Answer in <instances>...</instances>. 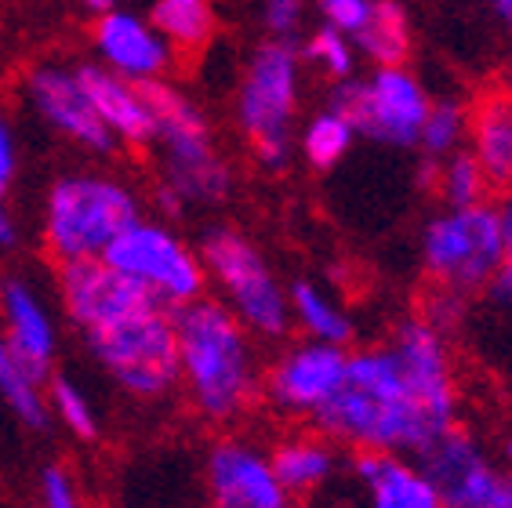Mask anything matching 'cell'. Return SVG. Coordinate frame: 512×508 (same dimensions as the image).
Returning <instances> with one entry per match:
<instances>
[{
  "instance_id": "8fae6325",
  "label": "cell",
  "mask_w": 512,
  "mask_h": 508,
  "mask_svg": "<svg viewBox=\"0 0 512 508\" xmlns=\"http://www.w3.org/2000/svg\"><path fill=\"white\" fill-rule=\"evenodd\" d=\"M22 95L30 102L51 131H59L73 146L88 149L95 157H109L117 149V138L109 135V127L99 120L91 106L88 91L80 84L77 66H59V62H40L22 80Z\"/></svg>"
},
{
  "instance_id": "d6986e66",
  "label": "cell",
  "mask_w": 512,
  "mask_h": 508,
  "mask_svg": "<svg viewBox=\"0 0 512 508\" xmlns=\"http://www.w3.org/2000/svg\"><path fill=\"white\" fill-rule=\"evenodd\" d=\"M356 476L378 508H440L433 479L400 450H360Z\"/></svg>"
},
{
  "instance_id": "83f0119b",
  "label": "cell",
  "mask_w": 512,
  "mask_h": 508,
  "mask_svg": "<svg viewBox=\"0 0 512 508\" xmlns=\"http://www.w3.org/2000/svg\"><path fill=\"white\" fill-rule=\"evenodd\" d=\"M465 135H469V113L458 102H429L425 124L418 131V146H422L425 160H444L447 153L462 149Z\"/></svg>"
},
{
  "instance_id": "4fadbf2b",
  "label": "cell",
  "mask_w": 512,
  "mask_h": 508,
  "mask_svg": "<svg viewBox=\"0 0 512 508\" xmlns=\"http://www.w3.org/2000/svg\"><path fill=\"white\" fill-rule=\"evenodd\" d=\"M422 472L433 479L440 505L451 508H502L505 479L491 469L476 440L462 429H447L440 440H433L422 454Z\"/></svg>"
},
{
  "instance_id": "6da1fadb",
  "label": "cell",
  "mask_w": 512,
  "mask_h": 508,
  "mask_svg": "<svg viewBox=\"0 0 512 508\" xmlns=\"http://www.w3.org/2000/svg\"><path fill=\"white\" fill-rule=\"evenodd\" d=\"M458 414L444 331L429 320H407L389 345L356 352L342 385L313 414L320 436L356 450L422 454Z\"/></svg>"
},
{
  "instance_id": "cb8c5ba5",
  "label": "cell",
  "mask_w": 512,
  "mask_h": 508,
  "mask_svg": "<svg viewBox=\"0 0 512 508\" xmlns=\"http://www.w3.org/2000/svg\"><path fill=\"white\" fill-rule=\"evenodd\" d=\"M353 44L378 66H404L411 55V22H407L404 4L375 0V8L353 37Z\"/></svg>"
},
{
  "instance_id": "f1b7e54d",
  "label": "cell",
  "mask_w": 512,
  "mask_h": 508,
  "mask_svg": "<svg viewBox=\"0 0 512 508\" xmlns=\"http://www.w3.org/2000/svg\"><path fill=\"white\" fill-rule=\"evenodd\" d=\"M436 182H440V193H444L447 207H465V204H480L487 196V178H483V167L476 164V157L469 149H454L447 153L444 164L436 167Z\"/></svg>"
},
{
  "instance_id": "2e32d148",
  "label": "cell",
  "mask_w": 512,
  "mask_h": 508,
  "mask_svg": "<svg viewBox=\"0 0 512 508\" xmlns=\"http://www.w3.org/2000/svg\"><path fill=\"white\" fill-rule=\"evenodd\" d=\"M204 479L218 508H284L291 501L266 454L240 440H222L211 447Z\"/></svg>"
},
{
  "instance_id": "ab89813d",
  "label": "cell",
  "mask_w": 512,
  "mask_h": 508,
  "mask_svg": "<svg viewBox=\"0 0 512 508\" xmlns=\"http://www.w3.org/2000/svg\"><path fill=\"white\" fill-rule=\"evenodd\" d=\"M498 15H502V19H505V22H509V26H512V0H505L502 8H498Z\"/></svg>"
},
{
  "instance_id": "3957f363",
  "label": "cell",
  "mask_w": 512,
  "mask_h": 508,
  "mask_svg": "<svg viewBox=\"0 0 512 508\" xmlns=\"http://www.w3.org/2000/svg\"><path fill=\"white\" fill-rule=\"evenodd\" d=\"M153 113V146L160 157V182L171 186L186 207L222 204L233 193V171L215 149L204 109L178 91L168 77L138 84Z\"/></svg>"
},
{
  "instance_id": "8d00e7d4",
  "label": "cell",
  "mask_w": 512,
  "mask_h": 508,
  "mask_svg": "<svg viewBox=\"0 0 512 508\" xmlns=\"http://www.w3.org/2000/svg\"><path fill=\"white\" fill-rule=\"evenodd\" d=\"M19 244V225L11 218V211L4 207V193H0V251H11Z\"/></svg>"
},
{
  "instance_id": "603a6c76",
  "label": "cell",
  "mask_w": 512,
  "mask_h": 508,
  "mask_svg": "<svg viewBox=\"0 0 512 508\" xmlns=\"http://www.w3.org/2000/svg\"><path fill=\"white\" fill-rule=\"evenodd\" d=\"M149 22L175 48V55L204 51L218 30V15L211 0H157L149 11Z\"/></svg>"
},
{
  "instance_id": "9a60e30c",
  "label": "cell",
  "mask_w": 512,
  "mask_h": 508,
  "mask_svg": "<svg viewBox=\"0 0 512 508\" xmlns=\"http://www.w3.org/2000/svg\"><path fill=\"white\" fill-rule=\"evenodd\" d=\"M91 48L102 66L120 73L124 80H135V84L168 77V69L175 66V48L160 37L157 26L135 11L117 8V4L95 15Z\"/></svg>"
},
{
  "instance_id": "60d3db41",
  "label": "cell",
  "mask_w": 512,
  "mask_h": 508,
  "mask_svg": "<svg viewBox=\"0 0 512 508\" xmlns=\"http://www.w3.org/2000/svg\"><path fill=\"white\" fill-rule=\"evenodd\" d=\"M487 4H494V8H502V4H505V0H487Z\"/></svg>"
},
{
  "instance_id": "7a4b0ae2",
  "label": "cell",
  "mask_w": 512,
  "mask_h": 508,
  "mask_svg": "<svg viewBox=\"0 0 512 508\" xmlns=\"http://www.w3.org/2000/svg\"><path fill=\"white\" fill-rule=\"evenodd\" d=\"M178 338V385L200 418L229 425L258 396L251 331L218 298H193L171 309Z\"/></svg>"
},
{
  "instance_id": "f35d334b",
  "label": "cell",
  "mask_w": 512,
  "mask_h": 508,
  "mask_svg": "<svg viewBox=\"0 0 512 508\" xmlns=\"http://www.w3.org/2000/svg\"><path fill=\"white\" fill-rule=\"evenodd\" d=\"M502 508H512V479H505V494H502Z\"/></svg>"
},
{
  "instance_id": "5bb4252c",
  "label": "cell",
  "mask_w": 512,
  "mask_h": 508,
  "mask_svg": "<svg viewBox=\"0 0 512 508\" xmlns=\"http://www.w3.org/2000/svg\"><path fill=\"white\" fill-rule=\"evenodd\" d=\"M59 298L69 323L80 334L91 327L117 320L124 313H135L142 305H153L157 298L113 269L106 258H77V262H59Z\"/></svg>"
},
{
  "instance_id": "5b68a950",
  "label": "cell",
  "mask_w": 512,
  "mask_h": 508,
  "mask_svg": "<svg viewBox=\"0 0 512 508\" xmlns=\"http://www.w3.org/2000/svg\"><path fill=\"white\" fill-rule=\"evenodd\" d=\"M302 95V51L284 37L258 44L237 91V124L251 142L258 167L284 171L291 164V127Z\"/></svg>"
},
{
  "instance_id": "74e56055",
  "label": "cell",
  "mask_w": 512,
  "mask_h": 508,
  "mask_svg": "<svg viewBox=\"0 0 512 508\" xmlns=\"http://www.w3.org/2000/svg\"><path fill=\"white\" fill-rule=\"evenodd\" d=\"M77 8H84V11H91V15H99V11H106V8H113L117 0H73Z\"/></svg>"
},
{
  "instance_id": "ac0fdd59",
  "label": "cell",
  "mask_w": 512,
  "mask_h": 508,
  "mask_svg": "<svg viewBox=\"0 0 512 508\" xmlns=\"http://www.w3.org/2000/svg\"><path fill=\"white\" fill-rule=\"evenodd\" d=\"M77 77L88 91L99 120L109 127V135L117 138V146L120 142L131 149L153 146V113H149V102L135 80H124L102 62L77 66Z\"/></svg>"
},
{
  "instance_id": "7402d4cb",
  "label": "cell",
  "mask_w": 512,
  "mask_h": 508,
  "mask_svg": "<svg viewBox=\"0 0 512 508\" xmlns=\"http://www.w3.org/2000/svg\"><path fill=\"white\" fill-rule=\"evenodd\" d=\"M44 381L48 378H40L30 363L11 349L8 338L0 334V403H4L26 429H37V432H44L51 425Z\"/></svg>"
},
{
  "instance_id": "9c48e42d",
  "label": "cell",
  "mask_w": 512,
  "mask_h": 508,
  "mask_svg": "<svg viewBox=\"0 0 512 508\" xmlns=\"http://www.w3.org/2000/svg\"><path fill=\"white\" fill-rule=\"evenodd\" d=\"M102 258L168 309H178L207 291L200 251H193L168 222H149L138 215L113 236Z\"/></svg>"
},
{
  "instance_id": "44dd1931",
  "label": "cell",
  "mask_w": 512,
  "mask_h": 508,
  "mask_svg": "<svg viewBox=\"0 0 512 508\" xmlns=\"http://www.w3.org/2000/svg\"><path fill=\"white\" fill-rule=\"evenodd\" d=\"M280 487L287 490V498H309L324 487L327 479L335 476V450L327 443V436H291L269 454Z\"/></svg>"
},
{
  "instance_id": "d590c367",
  "label": "cell",
  "mask_w": 512,
  "mask_h": 508,
  "mask_svg": "<svg viewBox=\"0 0 512 508\" xmlns=\"http://www.w3.org/2000/svg\"><path fill=\"white\" fill-rule=\"evenodd\" d=\"M15 175H19V146H15L11 124L0 117V193H8Z\"/></svg>"
},
{
  "instance_id": "52a82bcc",
  "label": "cell",
  "mask_w": 512,
  "mask_h": 508,
  "mask_svg": "<svg viewBox=\"0 0 512 508\" xmlns=\"http://www.w3.org/2000/svg\"><path fill=\"white\" fill-rule=\"evenodd\" d=\"M200 262L207 280L218 287V302L244 323L255 338H284L291 331V302L273 265L240 229L211 225L200 240Z\"/></svg>"
},
{
  "instance_id": "1f68e13d",
  "label": "cell",
  "mask_w": 512,
  "mask_h": 508,
  "mask_svg": "<svg viewBox=\"0 0 512 508\" xmlns=\"http://www.w3.org/2000/svg\"><path fill=\"white\" fill-rule=\"evenodd\" d=\"M375 8V0H320V15H324V26L345 33V37H356L360 26L367 22Z\"/></svg>"
},
{
  "instance_id": "b9f144b4",
  "label": "cell",
  "mask_w": 512,
  "mask_h": 508,
  "mask_svg": "<svg viewBox=\"0 0 512 508\" xmlns=\"http://www.w3.org/2000/svg\"><path fill=\"white\" fill-rule=\"evenodd\" d=\"M509 458H512V440H509Z\"/></svg>"
},
{
  "instance_id": "d6a6232c",
  "label": "cell",
  "mask_w": 512,
  "mask_h": 508,
  "mask_svg": "<svg viewBox=\"0 0 512 508\" xmlns=\"http://www.w3.org/2000/svg\"><path fill=\"white\" fill-rule=\"evenodd\" d=\"M306 19V0H262V22L273 37L291 40Z\"/></svg>"
},
{
  "instance_id": "d4e9b609",
  "label": "cell",
  "mask_w": 512,
  "mask_h": 508,
  "mask_svg": "<svg viewBox=\"0 0 512 508\" xmlns=\"http://www.w3.org/2000/svg\"><path fill=\"white\" fill-rule=\"evenodd\" d=\"M287 302H291V323H298L313 342H353V320H349V313L338 309L327 298L324 287H316L313 280H298V284L287 287Z\"/></svg>"
},
{
  "instance_id": "7c38bea8",
  "label": "cell",
  "mask_w": 512,
  "mask_h": 508,
  "mask_svg": "<svg viewBox=\"0 0 512 508\" xmlns=\"http://www.w3.org/2000/svg\"><path fill=\"white\" fill-rule=\"evenodd\" d=\"M349 352L331 342H302L269 367L266 400L287 418H313L342 385Z\"/></svg>"
},
{
  "instance_id": "ffe728a7",
  "label": "cell",
  "mask_w": 512,
  "mask_h": 508,
  "mask_svg": "<svg viewBox=\"0 0 512 508\" xmlns=\"http://www.w3.org/2000/svg\"><path fill=\"white\" fill-rule=\"evenodd\" d=\"M469 153L487 186L512 189V91H494L469 113Z\"/></svg>"
},
{
  "instance_id": "4316f807",
  "label": "cell",
  "mask_w": 512,
  "mask_h": 508,
  "mask_svg": "<svg viewBox=\"0 0 512 508\" xmlns=\"http://www.w3.org/2000/svg\"><path fill=\"white\" fill-rule=\"evenodd\" d=\"M44 396H48V414L59 421L69 436H77V440H84V443L99 440V432H102L99 411H95V403H91L88 392L80 389L69 374H55V378L48 374Z\"/></svg>"
},
{
  "instance_id": "8992f818",
  "label": "cell",
  "mask_w": 512,
  "mask_h": 508,
  "mask_svg": "<svg viewBox=\"0 0 512 508\" xmlns=\"http://www.w3.org/2000/svg\"><path fill=\"white\" fill-rule=\"evenodd\" d=\"M84 338L95 363L135 400H164L178 389V338L168 305H142L91 327Z\"/></svg>"
},
{
  "instance_id": "484cf974",
  "label": "cell",
  "mask_w": 512,
  "mask_h": 508,
  "mask_svg": "<svg viewBox=\"0 0 512 508\" xmlns=\"http://www.w3.org/2000/svg\"><path fill=\"white\" fill-rule=\"evenodd\" d=\"M356 127L349 124V117H342L335 106L320 109L306 127H302V157H306L309 167L316 171H331L345 160V153L353 149Z\"/></svg>"
},
{
  "instance_id": "277c9868",
  "label": "cell",
  "mask_w": 512,
  "mask_h": 508,
  "mask_svg": "<svg viewBox=\"0 0 512 508\" xmlns=\"http://www.w3.org/2000/svg\"><path fill=\"white\" fill-rule=\"evenodd\" d=\"M135 218L138 196L128 182L99 171L62 175L44 200V247L55 262L99 258Z\"/></svg>"
},
{
  "instance_id": "836d02e7",
  "label": "cell",
  "mask_w": 512,
  "mask_h": 508,
  "mask_svg": "<svg viewBox=\"0 0 512 508\" xmlns=\"http://www.w3.org/2000/svg\"><path fill=\"white\" fill-rule=\"evenodd\" d=\"M498 222H502V240H505V265L498 269V276L491 280L494 298L512 305V193L505 196V204L498 207Z\"/></svg>"
},
{
  "instance_id": "30bf717a",
  "label": "cell",
  "mask_w": 512,
  "mask_h": 508,
  "mask_svg": "<svg viewBox=\"0 0 512 508\" xmlns=\"http://www.w3.org/2000/svg\"><path fill=\"white\" fill-rule=\"evenodd\" d=\"M327 106L349 117L356 135H367L396 149H411L418 146V131L429 113V91L404 66H378L367 80H338Z\"/></svg>"
},
{
  "instance_id": "f546056e",
  "label": "cell",
  "mask_w": 512,
  "mask_h": 508,
  "mask_svg": "<svg viewBox=\"0 0 512 508\" xmlns=\"http://www.w3.org/2000/svg\"><path fill=\"white\" fill-rule=\"evenodd\" d=\"M302 59L313 62V66L320 69V73H327L331 80H345V77H353V69H356V44H353V37H345V33L331 30V26H320V30L306 40Z\"/></svg>"
},
{
  "instance_id": "e0dca14e",
  "label": "cell",
  "mask_w": 512,
  "mask_h": 508,
  "mask_svg": "<svg viewBox=\"0 0 512 508\" xmlns=\"http://www.w3.org/2000/svg\"><path fill=\"white\" fill-rule=\"evenodd\" d=\"M0 334L40 378H48L59 352V327L48 302L22 276H0Z\"/></svg>"
},
{
  "instance_id": "e575fe53",
  "label": "cell",
  "mask_w": 512,
  "mask_h": 508,
  "mask_svg": "<svg viewBox=\"0 0 512 508\" xmlns=\"http://www.w3.org/2000/svg\"><path fill=\"white\" fill-rule=\"evenodd\" d=\"M458 320H462V291L444 287V294H436L433 302H429V323H433L436 331H447Z\"/></svg>"
},
{
  "instance_id": "4dcf8cb0",
  "label": "cell",
  "mask_w": 512,
  "mask_h": 508,
  "mask_svg": "<svg viewBox=\"0 0 512 508\" xmlns=\"http://www.w3.org/2000/svg\"><path fill=\"white\" fill-rule=\"evenodd\" d=\"M37 494H40V505H48V508H77L80 505L77 476H73L69 465H59V461H51V465L40 469Z\"/></svg>"
},
{
  "instance_id": "ba28073f",
  "label": "cell",
  "mask_w": 512,
  "mask_h": 508,
  "mask_svg": "<svg viewBox=\"0 0 512 508\" xmlns=\"http://www.w3.org/2000/svg\"><path fill=\"white\" fill-rule=\"evenodd\" d=\"M422 265L440 287L473 294L491 287L505 265V240L498 207L465 204L447 207L422 233Z\"/></svg>"
}]
</instances>
